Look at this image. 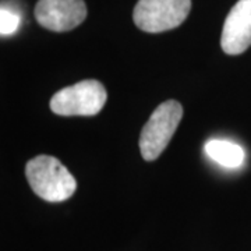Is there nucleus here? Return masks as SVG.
<instances>
[{
	"label": "nucleus",
	"mask_w": 251,
	"mask_h": 251,
	"mask_svg": "<svg viewBox=\"0 0 251 251\" xmlns=\"http://www.w3.org/2000/svg\"><path fill=\"white\" fill-rule=\"evenodd\" d=\"M108 92L97 80H84L56 92L50 110L60 116H94L105 106Z\"/></svg>",
	"instance_id": "7ed1b4c3"
},
{
	"label": "nucleus",
	"mask_w": 251,
	"mask_h": 251,
	"mask_svg": "<svg viewBox=\"0 0 251 251\" xmlns=\"http://www.w3.org/2000/svg\"><path fill=\"white\" fill-rule=\"evenodd\" d=\"M25 176L38 197L49 202H62L75 193L77 181L57 158L38 155L27 162Z\"/></svg>",
	"instance_id": "f257e3e1"
},
{
	"label": "nucleus",
	"mask_w": 251,
	"mask_h": 251,
	"mask_svg": "<svg viewBox=\"0 0 251 251\" xmlns=\"http://www.w3.org/2000/svg\"><path fill=\"white\" fill-rule=\"evenodd\" d=\"M205 153L208 155V158L229 169L242 166L246 156L243 147H240L239 144L227 140H218V138L209 140L205 144Z\"/></svg>",
	"instance_id": "0eeeda50"
},
{
	"label": "nucleus",
	"mask_w": 251,
	"mask_h": 251,
	"mask_svg": "<svg viewBox=\"0 0 251 251\" xmlns=\"http://www.w3.org/2000/svg\"><path fill=\"white\" fill-rule=\"evenodd\" d=\"M190 9L191 0H140L133 11V20L141 31L158 34L179 27Z\"/></svg>",
	"instance_id": "20e7f679"
},
{
	"label": "nucleus",
	"mask_w": 251,
	"mask_h": 251,
	"mask_svg": "<svg viewBox=\"0 0 251 251\" xmlns=\"http://www.w3.org/2000/svg\"><path fill=\"white\" fill-rule=\"evenodd\" d=\"M221 46L226 54H240L251 46V0H239L225 20Z\"/></svg>",
	"instance_id": "423d86ee"
},
{
	"label": "nucleus",
	"mask_w": 251,
	"mask_h": 251,
	"mask_svg": "<svg viewBox=\"0 0 251 251\" xmlns=\"http://www.w3.org/2000/svg\"><path fill=\"white\" fill-rule=\"evenodd\" d=\"M181 117L183 106L175 99L163 102L153 110L140 135V151L145 161H155L165 151Z\"/></svg>",
	"instance_id": "f03ea898"
},
{
	"label": "nucleus",
	"mask_w": 251,
	"mask_h": 251,
	"mask_svg": "<svg viewBox=\"0 0 251 251\" xmlns=\"http://www.w3.org/2000/svg\"><path fill=\"white\" fill-rule=\"evenodd\" d=\"M85 17L84 0H39L35 6L39 25L53 32H66L78 27Z\"/></svg>",
	"instance_id": "39448f33"
},
{
	"label": "nucleus",
	"mask_w": 251,
	"mask_h": 251,
	"mask_svg": "<svg viewBox=\"0 0 251 251\" xmlns=\"http://www.w3.org/2000/svg\"><path fill=\"white\" fill-rule=\"evenodd\" d=\"M18 25H20V16L10 11L6 7H1V11H0V32H1V35H11L13 32L17 31Z\"/></svg>",
	"instance_id": "6e6552de"
}]
</instances>
